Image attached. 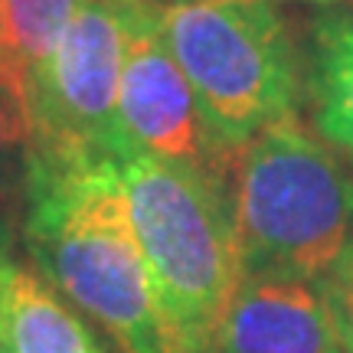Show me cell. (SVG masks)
Here are the masks:
<instances>
[{
	"label": "cell",
	"instance_id": "1",
	"mask_svg": "<svg viewBox=\"0 0 353 353\" xmlns=\"http://www.w3.org/2000/svg\"><path fill=\"white\" fill-rule=\"evenodd\" d=\"M20 236L33 268L121 353H180L131 223L118 161L33 154Z\"/></svg>",
	"mask_w": 353,
	"mask_h": 353
},
{
	"label": "cell",
	"instance_id": "2",
	"mask_svg": "<svg viewBox=\"0 0 353 353\" xmlns=\"http://www.w3.org/2000/svg\"><path fill=\"white\" fill-rule=\"evenodd\" d=\"M229 196L242 278L317 281L353 239V176L294 114L239 148Z\"/></svg>",
	"mask_w": 353,
	"mask_h": 353
},
{
	"label": "cell",
	"instance_id": "3",
	"mask_svg": "<svg viewBox=\"0 0 353 353\" xmlns=\"http://www.w3.org/2000/svg\"><path fill=\"white\" fill-rule=\"evenodd\" d=\"M131 223L180 353H210L242 281L232 196L206 167L157 157L118 161Z\"/></svg>",
	"mask_w": 353,
	"mask_h": 353
},
{
	"label": "cell",
	"instance_id": "4",
	"mask_svg": "<svg viewBox=\"0 0 353 353\" xmlns=\"http://www.w3.org/2000/svg\"><path fill=\"white\" fill-rule=\"evenodd\" d=\"M161 26L219 161L294 114L298 63L272 0H174Z\"/></svg>",
	"mask_w": 353,
	"mask_h": 353
},
{
	"label": "cell",
	"instance_id": "5",
	"mask_svg": "<svg viewBox=\"0 0 353 353\" xmlns=\"http://www.w3.org/2000/svg\"><path fill=\"white\" fill-rule=\"evenodd\" d=\"M125 0H82L52 59L26 88L39 157L118 161Z\"/></svg>",
	"mask_w": 353,
	"mask_h": 353
},
{
	"label": "cell",
	"instance_id": "6",
	"mask_svg": "<svg viewBox=\"0 0 353 353\" xmlns=\"http://www.w3.org/2000/svg\"><path fill=\"white\" fill-rule=\"evenodd\" d=\"M157 157L219 174L196 99L161 26L157 0H125V65L118 88V161Z\"/></svg>",
	"mask_w": 353,
	"mask_h": 353
},
{
	"label": "cell",
	"instance_id": "7",
	"mask_svg": "<svg viewBox=\"0 0 353 353\" xmlns=\"http://www.w3.org/2000/svg\"><path fill=\"white\" fill-rule=\"evenodd\" d=\"M210 353H343L314 281L242 278Z\"/></svg>",
	"mask_w": 353,
	"mask_h": 353
},
{
	"label": "cell",
	"instance_id": "8",
	"mask_svg": "<svg viewBox=\"0 0 353 353\" xmlns=\"http://www.w3.org/2000/svg\"><path fill=\"white\" fill-rule=\"evenodd\" d=\"M0 353H105V347L37 268L0 252Z\"/></svg>",
	"mask_w": 353,
	"mask_h": 353
},
{
	"label": "cell",
	"instance_id": "9",
	"mask_svg": "<svg viewBox=\"0 0 353 353\" xmlns=\"http://www.w3.org/2000/svg\"><path fill=\"white\" fill-rule=\"evenodd\" d=\"M311 92L317 131L353 161V17L317 23Z\"/></svg>",
	"mask_w": 353,
	"mask_h": 353
},
{
	"label": "cell",
	"instance_id": "10",
	"mask_svg": "<svg viewBox=\"0 0 353 353\" xmlns=\"http://www.w3.org/2000/svg\"><path fill=\"white\" fill-rule=\"evenodd\" d=\"M33 154L37 141L26 88L0 65V252H10L13 236L23 229Z\"/></svg>",
	"mask_w": 353,
	"mask_h": 353
},
{
	"label": "cell",
	"instance_id": "11",
	"mask_svg": "<svg viewBox=\"0 0 353 353\" xmlns=\"http://www.w3.org/2000/svg\"><path fill=\"white\" fill-rule=\"evenodd\" d=\"M82 0H0V65L23 82L43 72Z\"/></svg>",
	"mask_w": 353,
	"mask_h": 353
},
{
	"label": "cell",
	"instance_id": "12",
	"mask_svg": "<svg viewBox=\"0 0 353 353\" xmlns=\"http://www.w3.org/2000/svg\"><path fill=\"white\" fill-rule=\"evenodd\" d=\"M317 288H321V294H324V301L330 307L341 350L353 353V239L347 242L341 259L327 268V275L321 278Z\"/></svg>",
	"mask_w": 353,
	"mask_h": 353
},
{
	"label": "cell",
	"instance_id": "13",
	"mask_svg": "<svg viewBox=\"0 0 353 353\" xmlns=\"http://www.w3.org/2000/svg\"><path fill=\"white\" fill-rule=\"evenodd\" d=\"M157 3H161V0H157ZM164 3H174V0H164Z\"/></svg>",
	"mask_w": 353,
	"mask_h": 353
}]
</instances>
